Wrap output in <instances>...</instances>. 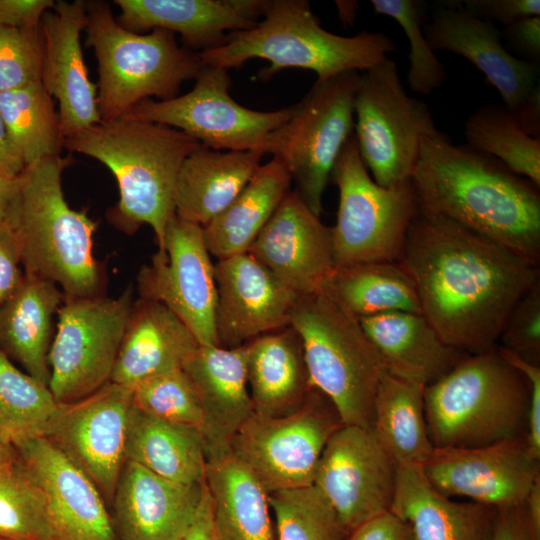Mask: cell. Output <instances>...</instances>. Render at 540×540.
Returning a JSON list of instances; mask_svg holds the SVG:
<instances>
[{"label":"cell","instance_id":"6da1fadb","mask_svg":"<svg viewBox=\"0 0 540 540\" xmlns=\"http://www.w3.org/2000/svg\"><path fill=\"white\" fill-rule=\"evenodd\" d=\"M401 262L424 317L468 355L498 345L512 309L540 281L539 266L448 219L419 212Z\"/></svg>","mask_w":540,"mask_h":540},{"label":"cell","instance_id":"7a4b0ae2","mask_svg":"<svg viewBox=\"0 0 540 540\" xmlns=\"http://www.w3.org/2000/svg\"><path fill=\"white\" fill-rule=\"evenodd\" d=\"M419 213L448 219L534 265L540 260V186L435 129L411 176Z\"/></svg>","mask_w":540,"mask_h":540},{"label":"cell","instance_id":"3957f363","mask_svg":"<svg viewBox=\"0 0 540 540\" xmlns=\"http://www.w3.org/2000/svg\"><path fill=\"white\" fill-rule=\"evenodd\" d=\"M434 448H476L526 438L540 458V365L496 346L466 355L424 388Z\"/></svg>","mask_w":540,"mask_h":540},{"label":"cell","instance_id":"277c9868","mask_svg":"<svg viewBox=\"0 0 540 540\" xmlns=\"http://www.w3.org/2000/svg\"><path fill=\"white\" fill-rule=\"evenodd\" d=\"M200 145L175 128L125 116L101 121L63 142L67 150L98 160L114 175L119 200L109 211V220L128 233L150 226L158 249L175 215L181 166Z\"/></svg>","mask_w":540,"mask_h":540},{"label":"cell","instance_id":"5b68a950","mask_svg":"<svg viewBox=\"0 0 540 540\" xmlns=\"http://www.w3.org/2000/svg\"><path fill=\"white\" fill-rule=\"evenodd\" d=\"M67 164L54 156L27 166L7 221L17 235L25 274L56 284L65 299L103 296L104 272L94 256L97 224L66 201L62 173Z\"/></svg>","mask_w":540,"mask_h":540},{"label":"cell","instance_id":"8992f818","mask_svg":"<svg viewBox=\"0 0 540 540\" xmlns=\"http://www.w3.org/2000/svg\"><path fill=\"white\" fill-rule=\"evenodd\" d=\"M395 42L380 32L341 36L323 29L305 0H267L257 24L229 33L218 47L199 56L204 65L230 70L251 59L270 65L258 78L268 80L283 69L316 73L317 81L348 71H366L396 51Z\"/></svg>","mask_w":540,"mask_h":540},{"label":"cell","instance_id":"52a82bcc","mask_svg":"<svg viewBox=\"0 0 540 540\" xmlns=\"http://www.w3.org/2000/svg\"><path fill=\"white\" fill-rule=\"evenodd\" d=\"M86 44L98 63L97 104L101 121L124 116L138 103L177 96L183 82L204 64L198 52L180 46L169 31L132 32L115 19L104 1H88Z\"/></svg>","mask_w":540,"mask_h":540},{"label":"cell","instance_id":"ba28073f","mask_svg":"<svg viewBox=\"0 0 540 540\" xmlns=\"http://www.w3.org/2000/svg\"><path fill=\"white\" fill-rule=\"evenodd\" d=\"M290 325L302 339L313 386L332 402L344 425L372 430L386 369L359 319L319 291L298 295Z\"/></svg>","mask_w":540,"mask_h":540},{"label":"cell","instance_id":"9c48e42d","mask_svg":"<svg viewBox=\"0 0 540 540\" xmlns=\"http://www.w3.org/2000/svg\"><path fill=\"white\" fill-rule=\"evenodd\" d=\"M331 178L339 191L331 227L335 267L401 261L408 229L419 212L411 178L392 187L378 185L361 159L354 133Z\"/></svg>","mask_w":540,"mask_h":540},{"label":"cell","instance_id":"30bf717a","mask_svg":"<svg viewBox=\"0 0 540 540\" xmlns=\"http://www.w3.org/2000/svg\"><path fill=\"white\" fill-rule=\"evenodd\" d=\"M358 79V71H348L316 80L261 148L282 162L295 182L294 191L317 216L336 160L353 134Z\"/></svg>","mask_w":540,"mask_h":540},{"label":"cell","instance_id":"8fae6325","mask_svg":"<svg viewBox=\"0 0 540 540\" xmlns=\"http://www.w3.org/2000/svg\"><path fill=\"white\" fill-rule=\"evenodd\" d=\"M354 116L358 150L373 180L392 187L410 179L422 139L436 127L426 104L406 93L390 58L359 73Z\"/></svg>","mask_w":540,"mask_h":540},{"label":"cell","instance_id":"7c38bea8","mask_svg":"<svg viewBox=\"0 0 540 540\" xmlns=\"http://www.w3.org/2000/svg\"><path fill=\"white\" fill-rule=\"evenodd\" d=\"M133 304L131 286L117 298L64 300L49 353V388L58 403L79 401L111 381Z\"/></svg>","mask_w":540,"mask_h":540},{"label":"cell","instance_id":"4fadbf2b","mask_svg":"<svg viewBox=\"0 0 540 540\" xmlns=\"http://www.w3.org/2000/svg\"><path fill=\"white\" fill-rule=\"evenodd\" d=\"M344 425L332 402L314 388L296 412L265 417L254 412L233 436L229 450L269 493L311 486L322 452Z\"/></svg>","mask_w":540,"mask_h":540},{"label":"cell","instance_id":"5bb4252c","mask_svg":"<svg viewBox=\"0 0 540 540\" xmlns=\"http://www.w3.org/2000/svg\"><path fill=\"white\" fill-rule=\"evenodd\" d=\"M230 85L228 70L204 65L189 92L144 100L124 116L175 128L213 150L261 151L268 134L289 119L293 106L269 112L249 109L232 98Z\"/></svg>","mask_w":540,"mask_h":540},{"label":"cell","instance_id":"9a60e30c","mask_svg":"<svg viewBox=\"0 0 540 540\" xmlns=\"http://www.w3.org/2000/svg\"><path fill=\"white\" fill-rule=\"evenodd\" d=\"M433 51L466 58L500 93L504 106L529 136L540 138L539 64L515 57L502 43L493 22L468 11L461 1H447L423 28Z\"/></svg>","mask_w":540,"mask_h":540},{"label":"cell","instance_id":"2e32d148","mask_svg":"<svg viewBox=\"0 0 540 540\" xmlns=\"http://www.w3.org/2000/svg\"><path fill=\"white\" fill-rule=\"evenodd\" d=\"M140 298L160 302L192 332L199 345L218 346L214 263L203 227L170 219L163 245L137 277Z\"/></svg>","mask_w":540,"mask_h":540},{"label":"cell","instance_id":"e0dca14e","mask_svg":"<svg viewBox=\"0 0 540 540\" xmlns=\"http://www.w3.org/2000/svg\"><path fill=\"white\" fill-rule=\"evenodd\" d=\"M397 471L371 429L342 425L329 438L312 485L350 533L391 510Z\"/></svg>","mask_w":540,"mask_h":540},{"label":"cell","instance_id":"ac0fdd59","mask_svg":"<svg viewBox=\"0 0 540 540\" xmlns=\"http://www.w3.org/2000/svg\"><path fill=\"white\" fill-rule=\"evenodd\" d=\"M131 389L109 382L79 401L61 404L45 436L96 485L108 506L126 461Z\"/></svg>","mask_w":540,"mask_h":540},{"label":"cell","instance_id":"d6986e66","mask_svg":"<svg viewBox=\"0 0 540 540\" xmlns=\"http://www.w3.org/2000/svg\"><path fill=\"white\" fill-rule=\"evenodd\" d=\"M422 470L441 494L495 509L523 504L540 478V459L526 438L476 448H434Z\"/></svg>","mask_w":540,"mask_h":540},{"label":"cell","instance_id":"ffe728a7","mask_svg":"<svg viewBox=\"0 0 540 540\" xmlns=\"http://www.w3.org/2000/svg\"><path fill=\"white\" fill-rule=\"evenodd\" d=\"M218 346L237 348L290 326L298 295L249 252L214 263Z\"/></svg>","mask_w":540,"mask_h":540},{"label":"cell","instance_id":"44dd1931","mask_svg":"<svg viewBox=\"0 0 540 540\" xmlns=\"http://www.w3.org/2000/svg\"><path fill=\"white\" fill-rule=\"evenodd\" d=\"M248 252L296 295L321 291L335 269L331 227L293 190Z\"/></svg>","mask_w":540,"mask_h":540},{"label":"cell","instance_id":"7402d4cb","mask_svg":"<svg viewBox=\"0 0 540 540\" xmlns=\"http://www.w3.org/2000/svg\"><path fill=\"white\" fill-rule=\"evenodd\" d=\"M87 4L57 1L40 23L43 44L41 83L59 104V124L66 138L101 122L97 86L89 78L81 46Z\"/></svg>","mask_w":540,"mask_h":540},{"label":"cell","instance_id":"603a6c76","mask_svg":"<svg viewBox=\"0 0 540 540\" xmlns=\"http://www.w3.org/2000/svg\"><path fill=\"white\" fill-rule=\"evenodd\" d=\"M42 491L64 540H118L108 505L92 480L46 437L13 447Z\"/></svg>","mask_w":540,"mask_h":540},{"label":"cell","instance_id":"cb8c5ba5","mask_svg":"<svg viewBox=\"0 0 540 540\" xmlns=\"http://www.w3.org/2000/svg\"><path fill=\"white\" fill-rule=\"evenodd\" d=\"M203 484H181L126 460L111 503L118 540H180L198 511Z\"/></svg>","mask_w":540,"mask_h":540},{"label":"cell","instance_id":"d4e9b609","mask_svg":"<svg viewBox=\"0 0 540 540\" xmlns=\"http://www.w3.org/2000/svg\"><path fill=\"white\" fill-rule=\"evenodd\" d=\"M118 22L139 33L161 29L182 37L190 50L220 46L229 33L248 30L261 19L267 0H115ZM198 52V53H200Z\"/></svg>","mask_w":540,"mask_h":540},{"label":"cell","instance_id":"484cf974","mask_svg":"<svg viewBox=\"0 0 540 540\" xmlns=\"http://www.w3.org/2000/svg\"><path fill=\"white\" fill-rule=\"evenodd\" d=\"M203 412L202 435L208 453L229 450L230 442L253 413L246 368V345L202 346L185 360Z\"/></svg>","mask_w":540,"mask_h":540},{"label":"cell","instance_id":"4316f807","mask_svg":"<svg viewBox=\"0 0 540 540\" xmlns=\"http://www.w3.org/2000/svg\"><path fill=\"white\" fill-rule=\"evenodd\" d=\"M359 322L386 371L424 388L468 355L447 344L421 313L387 312Z\"/></svg>","mask_w":540,"mask_h":540},{"label":"cell","instance_id":"83f0119b","mask_svg":"<svg viewBox=\"0 0 540 540\" xmlns=\"http://www.w3.org/2000/svg\"><path fill=\"white\" fill-rule=\"evenodd\" d=\"M198 346L188 327L164 304L140 298L134 301L110 382L132 389L182 368Z\"/></svg>","mask_w":540,"mask_h":540},{"label":"cell","instance_id":"f1b7e54d","mask_svg":"<svg viewBox=\"0 0 540 540\" xmlns=\"http://www.w3.org/2000/svg\"><path fill=\"white\" fill-rule=\"evenodd\" d=\"M246 368L253 412L261 416L296 412L315 388L302 339L291 325L247 343Z\"/></svg>","mask_w":540,"mask_h":540},{"label":"cell","instance_id":"f546056e","mask_svg":"<svg viewBox=\"0 0 540 540\" xmlns=\"http://www.w3.org/2000/svg\"><path fill=\"white\" fill-rule=\"evenodd\" d=\"M496 510L439 493L422 466L398 467L390 511L410 525L414 540H491Z\"/></svg>","mask_w":540,"mask_h":540},{"label":"cell","instance_id":"4dcf8cb0","mask_svg":"<svg viewBox=\"0 0 540 540\" xmlns=\"http://www.w3.org/2000/svg\"><path fill=\"white\" fill-rule=\"evenodd\" d=\"M206 456L215 540H275L268 492L257 477L230 450Z\"/></svg>","mask_w":540,"mask_h":540},{"label":"cell","instance_id":"1f68e13d","mask_svg":"<svg viewBox=\"0 0 540 540\" xmlns=\"http://www.w3.org/2000/svg\"><path fill=\"white\" fill-rule=\"evenodd\" d=\"M64 300L56 284L24 273L19 287L0 307V349L48 386L53 322Z\"/></svg>","mask_w":540,"mask_h":540},{"label":"cell","instance_id":"d6a6232c","mask_svg":"<svg viewBox=\"0 0 540 540\" xmlns=\"http://www.w3.org/2000/svg\"><path fill=\"white\" fill-rule=\"evenodd\" d=\"M263 153L221 152L200 145L183 162L175 189V214L206 226L223 212L253 177Z\"/></svg>","mask_w":540,"mask_h":540},{"label":"cell","instance_id":"836d02e7","mask_svg":"<svg viewBox=\"0 0 540 540\" xmlns=\"http://www.w3.org/2000/svg\"><path fill=\"white\" fill-rule=\"evenodd\" d=\"M291 176L276 158L261 164L235 200L203 227L210 255L224 259L249 248L291 191Z\"/></svg>","mask_w":540,"mask_h":540},{"label":"cell","instance_id":"e575fe53","mask_svg":"<svg viewBox=\"0 0 540 540\" xmlns=\"http://www.w3.org/2000/svg\"><path fill=\"white\" fill-rule=\"evenodd\" d=\"M126 460L167 480L203 484L206 443L193 427L171 423L133 407L127 440Z\"/></svg>","mask_w":540,"mask_h":540},{"label":"cell","instance_id":"d590c367","mask_svg":"<svg viewBox=\"0 0 540 540\" xmlns=\"http://www.w3.org/2000/svg\"><path fill=\"white\" fill-rule=\"evenodd\" d=\"M372 431L398 467L422 466L432 445L424 410V387L385 371L373 412Z\"/></svg>","mask_w":540,"mask_h":540},{"label":"cell","instance_id":"8d00e7d4","mask_svg":"<svg viewBox=\"0 0 540 540\" xmlns=\"http://www.w3.org/2000/svg\"><path fill=\"white\" fill-rule=\"evenodd\" d=\"M321 291L357 319L395 311L422 314L415 282L401 261L335 267Z\"/></svg>","mask_w":540,"mask_h":540},{"label":"cell","instance_id":"74e56055","mask_svg":"<svg viewBox=\"0 0 540 540\" xmlns=\"http://www.w3.org/2000/svg\"><path fill=\"white\" fill-rule=\"evenodd\" d=\"M0 112L25 166L60 156L63 137L53 98L41 81L0 92Z\"/></svg>","mask_w":540,"mask_h":540},{"label":"cell","instance_id":"f35d334b","mask_svg":"<svg viewBox=\"0 0 540 540\" xmlns=\"http://www.w3.org/2000/svg\"><path fill=\"white\" fill-rule=\"evenodd\" d=\"M59 405L48 385L18 369L0 349V437L8 445L45 437Z\"/></svg>","mask_w":540,"mask_h":540},{"label":"cell","instance_id":"ab89813d","mask_svg":"<svg viewBox=\"0 0 540 540\" xmlns=\"http://www.w3.org/2000/svg\"><path fill=\"white\" fill-rule=\"evenodd\" d=\"M464 133L469 146L540 186V138L527 135L505 106L479 107L467 119Z\"/></svg>","mask_w":540,"mask_h":540},{"label":"cell","instance_id":"60d3db41","mask_svg":"<svg viewBox=\"0 0 540 540\" xmlns=\"http://www.w3.org/2000/svg\"><path fill=\"white\" fill-rule=\"evenodd\" d=\"M0 538L64 540L42 491L15 452L0 463Z\"/></svg>","mask_w":540,"mask_h":540},{"label":"cell","instance_id":"b9f144b4","mask_svg":"<svg viewBox=\"0 0 540 540\" xmlns=\"http://www.w3.org/2000/svg\"><path fill=\"white\" fill-rule=\"evenodd\" d=\"M275 540H346L348 531L313 486L268 494Z\"/></svg>","mask_w":540,"mask_h":540},{"label":"cell","instance_id":"7bdbcfd3","mask_svg":"<svg viewBox=\"0 0 540 540\" xmlns=\"http://www.w3.org/2000/svg\"><path fill=\"white\" fill-rule=\"evenodd\" d=\"M377 14L394 19L404 30L410 43L407 83L413 92L430 94L438 89L447 77L442 62L430 48L422 26L425 2L419 0H372Z\"/></svg>","mask_w":540,"mask_h":540},{"label":"cell","instance_id":"ee69618b","mask_svg":"<svg viewBox=\"0 0 540 540\" xmlns=\"http://www.w3.org/2000/svg\"><path fill=\"white\" fill-rule=\"evenodd\" d=\"M135 408L171 423L198 429L204 426L196 391L182 368L148 378L131 389Z\"/></svg>","mask_w":540,"mask_h":540},{"label":"cell","instance_id":"f6af8a7d","mask_svg":"<svg viewBox=\"0 0 540 540\" xmlns=\"http://www.w3.org/2000/svg\"><path fill=\"white\" fill-rule=\"evenodd\" d=\"M43 44L40 27L0 26V92L41 81Z\"/></svg>","mask_w":540,"mask_h":540},{"label":"cell","instance_id":"bcb514c9","mask_svg":"<svg viewBox=\"0 0 540 540\" xmlns=\"http://www.w3.org/2000/svg\"><path fill=\"white\" fill-rule=\"evenodd\" d=\"M498 346L540 365V281L512 309Z\"/></svg>","mask_w":540,"mask_h":540},{"label":"cell","instance_id":"7dc6e473","mask_svg":"<svg viewBox=\"0 0 540 540\" xmlns=\"http://www.w3.org/2000/svg\"><path fill=\"white\" fill-rule=\"evenodd\" d=\"M462 5L486 21L510 26L523 19L540 16L539 0H464Z\"/></svg>","mask_w":540,"mask_h":540},{"label":"cell","instance_id":"c3c4849f","mask_svg":"<svg viewBox=\"0 0 540 540\" xmlns=\"http://www.w3.org/2000/svg\"><path fill=\"white\" fill-rule=\"evenodd\" d=\"M21 249L15 231L7 219L0 227V307L21 284Z\"/></svg>","mask_w":540,"mask_h":540},{"label":"cell","instance_id":"681fc988","mask_svg":"<svg viewBox=\"0 0 540 540\" xmlns=\"http://www.w3.org/2000/svg\"><path fill=\"white\" fill-rule=\"evenodd\" d=\"M54 5L53 0H0V26L39 28L44 14Z\"/></svg>","mask_w":540,"mask_h":540},{"label":"cell","instance_id":"f907efd6","mask_svg":"<svg viewBox=\"0 0 540 540\" xmlns=\"http://www.w3.org/2000/svg\"><path fill=\"white\" fill-rule=\"evenodd\" d=\"M346 540H414V536L405 520L388 511L359 525Z\"/></svg>","mask_w":540,"mask_h":540},{"label":"cell","instance_id":"816d5d0a","mask_svg":"<svg viewBox=\"0 0 540 540\" xmlns=\"http://www.w3.org/2000/svg\"><path fill=\"white\" fill-rule=\"evenodd\" d=\"M505 39L513 50L519 52L526 61L538 64L540 61V16H533L504 28Z\"/></svg>","mask_w":540,"mask_h":540},{"label":"cell","instance_id":"f5cc1de1","mask_svg":"<svg viewBox=\"0 0 540 540\" xmlns=\"http://www.w3.org/2000/svg\"><path fill=\"white\" fill-rule=\"evenodd\" d=\"M491 540H539L531 530L523 504L496 510Z\"/></svg>","mask_w":540,"mask_h":540},{"label":"cell","instance_id":"db71d44e","mask_svg":"<svg viewBox=\"0 0 540 540\" xmlns=\"http://www.w3.org/2000/svg\"><path fill=\"white\" fill-rule=\"evenodd\" d=\"M180 540H215L211 500L205 483L195 518Z\"/></svg>","mask_w":540,"mask_h":540},{"label":"cell","instance_id":"11a10c76","mask_svg":"<svg viewBox=\"0 0 540 540\" xmlns=\"http://www.w3.org/2000/svg\"><path fill=\"white\" fill-rule=\"evenodd\" d=\"M26 168L13 146L0 112V170L10 176L20 175Z\"/></svg>","mask_w":540,"mask_h":540},{"label":"cell","instance_id":"9f6ffc18","mask_svg":"<svg viewBox=\"0 0 540 540\" xmlns=\"http://www.w3.org/2000/svg\"><path fill=\"white\" fill-rule=\"evenodd\" d=\"M523 507L532 532L540 540V478L531 487Z\"/></svg>","mask_w":540,"mask_h":540},{"label":"cell","instance_id":"6f0895ef","mask_svg":"<svg viewBox=\"0 0 540 540\" xmlns=\"http://www.w3.org/2000/svg\"><path fill=\"white\" fill-rule=\"evenodd\" d=\"M18 185L19 175L0 180V227L7 219Z\"/></svg>","mask_w":540,"mask_h":540},{"label":"cell","instance_id":"680465c9","mask_svg":"<svg viewBox=\"0 0 540 540\" xmlns=\"http://www.w3.org/2000/svg\"><path fill=\"white\" fill-rule=\"evenodd\" d=\"M336 6L341 21L352 24L356 16L358 3L356 1H336Z\"/></svg>","mask_w":540,"mask_h":540},{"label":"cell","instance_id":"91938a15","mask_svg":"<svg viewBox=\"0 0 540 540\" xmlns=\"http://www.w3.org/2000/svg\"><path fill=\"white\" fill-rule=\"evenodd\" d=\"M14 454V449L0 437V463L9 459Z\"/></svg>","mask_w":540,"mask_h":540},{"label":"cell","instance_id":"94428289","mask_svg":"<svg viewBox=\"0 0 540 540\" xmlns=\"http://www.w3.org/2000/svg\"><path fill=\"white\" fill-rule=\"evenodd\" d=\"M5 177H13V176H10V175L6 174L5 172H3L2 170H0V180L5 178Z\"/></svg>","mask_w":540,"mask_h":540},{"label":"cell","instance_id":"6125c7cd","mask_svg":"<svg viewBox=\"0 0 540 540\" xmlns=\"http://www.w3.org/2000/svg\"><path fill=\"white\" fill-rule=\"evenodd\" d=\"M0 540H7V539H1V538H0Z\"/></svg>","mask_w":540,"mask_h":540}]
</instances>
